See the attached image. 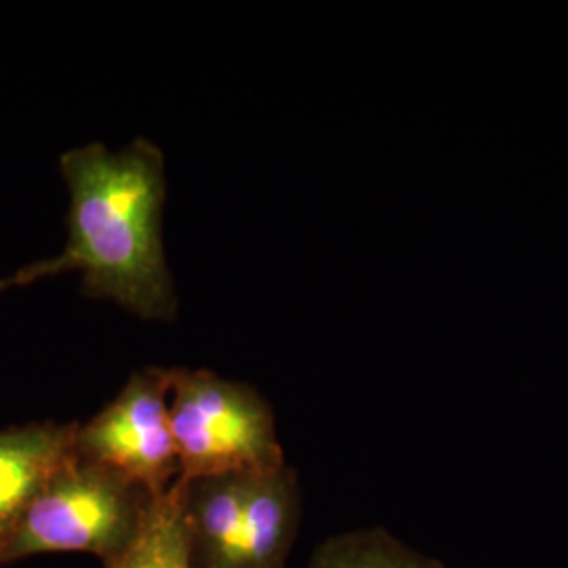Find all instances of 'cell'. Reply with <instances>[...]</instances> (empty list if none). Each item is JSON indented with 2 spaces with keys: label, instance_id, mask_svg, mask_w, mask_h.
Segmentation results:
<instances>
[{
  "label": "cell",
  "instance_id": "1",
  "mask_svg": "<svg viewBox=\"0 0 568 568\" xmlns=\"http://www.w3.org/2000/svg\"><path fill=\"white\" fill-rule=\"evenodd\" d=\"M70 190V239L63 253L28 265L0 291L79 270L89 297H103L148 321L178 312L163 248V152L138 140L121 152L89 143L60 159Z\"/></svg>",
  "mask_w": 568,
  "mask_h": 568
},
{
  "label": "cell",
  "instance_id": "2",
  "mask_svg": "<svg viewBox=\"0 0 568 568\" xmlns=\"http://www.w3.org/2000/svg\"><path fill=\"white\" fill-rule=\"evenodd\" d=\"M154 499L142 485L74 453L0 539V567L60 551L95 554L105 562L138 537Z\"/></svg>",
  "mask_w": 568,
  "mask_h": 568
},
{
  "label": "cell",
  "instance_id": "3",
  "mask_svg": "<svg viewBox=\"0 0 568 568\" xmlns=\"http://www.w3.org/2000/svg\"><path fill=\"white\" fill-rule=\"evenodd\" d=\"M169 424L183 480L286 464L264 396L211 371L171 368Z\"/></svg>",
  "mask_w": 568,
  "mask_h": 568
},
{
  "label": "cell",
  "instance_id": "4",
  "mask_svg": "<svg viewBox=\"0 0 568 568\" xmlns=\"http://www.w3.org/2000/svg\"><path fill=\"white\" fill-rule=\"evenodd\" d=\"M171 368L150 366L135 373L119 396L79 424L77 455L110 467L161 497L182 467L169 424Z\"/></svg>",
  "mask_w": 568,
  "mask_h": 568
},
{
  "label": "cell",
  "instance_id": "5",
  "mask_svg": "<svg viewBox=\"0 0 568 568\" xmlns=\"http://www.w3.org/2000/svg\"><path fill=\"white\" fill-rule=\"evenodd\" d=\"M79 424H28L0 429V539L23 508L77 453Z\"/></svg>",
  "mask_w": 568,
  "mask_h": 568
},
{
  "label": "cell",
  "instance_id": "6",
  "mask_svg": "<svg viewBox=\"0 0 568 568\" xmlns=\"http://www.w3.org/2000/svg\"><path fill=\"white\" fill-rule=\"evenodd\" d=\"M300 527V487L291 467L253 474L243 525L227 568H284Z\"/></svg>",
  "mask_w": 568,
  "mask_h": 568
},
{
  "label": "cell",
  "instance_id": "7",
  "mask_svg": "<svg viewBox=\"0 0 568 568\" xmlns=\"http://www.w3.org/2000/svg\"><path fill=\"white\" fill-rule=\"evenodd\" d=\"M103 568H192L180 480L154 499L138 537Z\"/></svg>",
  "mask_w": 568,
  "mask_h": 568
},
{
  "label": "cell",
  "instance_id": "8",
  "mask_svg": "<svg viewBox=\"0 0 568 568\" xmlns=\"http://www.w3.org/2000/svg\"><path fill=\"white\" fill-rule=\"evenodd\" d=\"M307 568H447L398 541L384 528H363L328 537Z\"/></svg>",
  "mask_w": 568,
  "mask_h": 568
}]
</instances>
